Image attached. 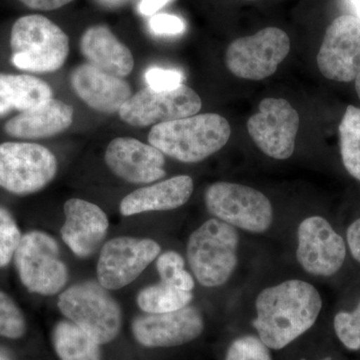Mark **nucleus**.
Wrapping results in <instances>:
<instances>
[{
	"label": "nucleus",
	"mask_w": 360,
	"mask_h": 360,
	"mask_svg": "<svg viewBox=\"0 0 360 360\" xmlns=\"http://www.w3.org/2000/svg\"><path fill=\"white\" fill-rule=\"evenodd\" d=\"M321 309V296L314 285L291 279L258 295L253 326L267 347L283 349L314 326Z\"/></svg>",
	"instance_id": "nucleus-1"
},
{
	"label": "nucleus",
	"mask_w": 360,
	"mask_h": 360,
	"mask_svg": "<svg viewBox=\"0 0 360 360\" xmlns=\"http://www.w3.org/2000/svg\"><path fill=\"white\" fill-rule=\"evenodd\" d=\"M231 134V125L224 116L203 113L155 125L148 142L175 160L196 163L224 148Z\"/></svg>",
	"instance_id": "nucleus-2"
},
{
	"label": "nucleus",
	"mask_w": 360,
	"mask_h": 360,
	"mask_svg": "<svg viewBox=\"0 0 360 360\" xmlns=\"http://www.w3.org/2000/svg\"><path fill=\"white\" fill-rule=\"evenodd\" d=\"M11 49L14 68L32 73H51L65 65L70 39L53 21L30 14L13 23Z\"/></svg>",
	"instance_id": "nucleus-3"
},
{
	"label": "nucleus",
	"mask_w": 360,
	"mask_h": 360,
	"mask_svg": "<svg viewBox=\"0 0 360 360\" xmlns=\"http://www.w3.org/2000/svg\"><path fill=\"white\" fill-rule=\"evenodd\" d=\"M238 232L217 219H208L189 236L187 259L194 277L205 288H219L238 266Z\"/></svg>",
	"instance_id": "nucleus-4"
},
{
	"label": "nucleus",
	"mask_w": 360,
	"mask_h": 360,
	"mask_svg": "<svg viewBox=\"0 0 360 360\" xmlns=\"http://www.w3.org/2000/svg\"><path fill=\"white\" fill-rule=\"evenodd\" d=\"M58 309L99 345L115 340L122 326L120 303L98 281H85L61 291Z\"/></svg>",
	"instance_id": "nucleus-5"
},
{
	"label": "nucleus",
	"mask_w": 360,
	"mask_h": 360,
	"mask_svg": "<svg viewBox=\"0 0 360 360\" xmlns=\"http://www.w3.org/2000/svg\"><path fill=\"white\" fill-rule=\"evenodd\" d=\"M13 259L21 283L34 295H58L70 279L58 243L47 232L32 231L22 234Z\"/></svg>",
	"instance_id": "nucleus-6"
},
{
	"label": "nucleus",
	"mask_w": 360,
	"mask_h": 360,
	"mask_svg": "<svg viewBox=\"0 0 360 360\" xmlns=\"http://www.w3.org/2000/svg\"><path fill=\"white\" fill-rule=\"evenodd\" d=\"M58 163L49 148L27 141L0 143V187L14 195L39 193L56 179Z\"/></svg>",
	"instance_id": "nucleus-7"
},
{
	"label": "nucleus",
	"mask_w": 360,
	"mask_h": 360,
	"mask_svg": "<svg viewBox=\"0 0 360 360\" xmlns=\"http://www.w3.org/2000/svg\"><path fill=\"white\" fill-rule=\"evenodd\" d=\"M206 208L215 219L252 233H264L274 221L271 202L252 187L215 182L205 194Z\"/></svg>",
	"instance_id": "nucleus-8"
},
{
	"label": "nucleus",
	"mask_w": 360,
	"mask_h": 360,
	"mask_svg": "<svg viewBox=\"0 0 360 360\" xmlns=\"http://www.w3.org/2000/svg\"><path fill=\"white\" fill-rule=\"evenodd\" d=\"M290 51L288 35L279 28L267 27L231 42L225 53V63L236 77L262 80L276 72Z\"/></svg>",
	"instance_id": "nucleus-9"
},
{
	"label": "nucleus",
	"mask_w": 360,
	"mask_h": 360,
	"mask_svg": "<svg viewBox=\"0 0 360 360\" xmlns=\"http://www.w3.org/2000/svg\"><path fill=\"white\" fill-rule=\"evenodd\" d=\"M201 106L200 96L187 85L161 91L148 86L132 94L118 115L130 127H155L198 115Z\"/></svg>",
	"instance_id": "nucleus-10"
},
{
	"label": "nucleus",
	"mask_w": 360,
	"mask_h": 360,
	"mask_svg": "<svg viewBox=\"0 0 360 360\" xmlns=\"http://www.w3.org/2000/svg\"><path fill=\"white\" fill-rule=\"evenodd\" d=\"M160 245L150 238L118 236L106 241L97 262V281L108 290L129 285L160 255Z\"/></svg>",
	"instance_id": "nucleus-11"
},
{
	"label": "nucleus",
	"mask_w": 360,
	"mask_h": 360,
	"mask_svg": "<svg viewBox=\"0 0 360 360\" xmlns=\"http://www.w3.org/2000/svg\"><path fill=\"white\" fill-rule=\"evenodd\" d=\"M251 116L248 130L258 148L274 160H288L295 153L300 115L288 101L265 98Z\"/></svg>",
	"instance_id": "nucleus-12"
},
{
	"label": "nucleus",
	"mask_w": 360,
	"mask_h": 360,
	"mask_svg": "<svg viewBox=\"0 0 360 360\" xmlns=\"http://www.w3.org/2000/svg\"><path fill=\"white\" fill-rule=\"evenodd\" d=\"M296 258L307 274L315 276H335L347 259V243L321 217L303 220L297 231Z\"/></svg>",
	"instance_id": "nucleus-13"
},
{
	"label": "nucleus",
	"mask_w": 360,
	"mask_h": 360,
	"mask_svg": "<svg viewBox=\"0 0 360 360\" xmlns=\"http://www.w3.org/2000/svg\"><path fill=\"white\" fill-rule=\"evenodd\" d=\"M317 65L328 79L338 82L355 80L360 72V20L354 15L335 18L326 30Z\"/></svg>",
	"instance_id": "nucleus-14"
},
{
	"label": "nucleus",
	"mask_w": 360,
	"mask_h": 360,
	"mask_svg": "<svg viewBox=\"0 0 360 360\" xmlns=\"http://www.w3.org/2000/svg\"><path fill=\"white\" fill-rule=\"evenodd\" d=\"M205 329L202 314L196 307L165 314H146L131 323L134 340L144 347L165 348L186 345L200 338Z\"/></svg>",
	"instance_id": "nucleus-15"
},
{
	"label": "nucleus",
	"mask_w": 360,
	"mask_h": 360,
	"mask_svg": "<svg viewBox=\"0 0 360 360\" xmlns=\"http://www.w3.org/2000/svg\"><path fill=\"white\" fill-rule=\"evenodd\" d=\"M104 160L113 174L129 184H153L165 175V155L134 137H116L111 141Z\"/></svg>",
	"instance_id": "nucleus-16"
},
{
	"label": "nucleus",
	"mask_w": 360,
	"mask_h": 360,
	"mask_svg": "<svg viewBox=\"0 0 360 360\" xmlns=\"http://www.w3.org/2000/svg\"><path fill=\"white\" fill-rule=\"evenodd\" d=\"M65 220L61 238L75 257H91L108 236L110 220L98 205L82 198H70L63 206Z\"/></svg>",
	"instance_id": "nucleus-17"
},
{
	"label": "nucleus",
	"mask_w": 360,
	"mask_h": 360,
	"mask_svg": "<svg viewBox=\"0 0 360 360\" xmlns=\"http://www.w3.org/2000/svg\"><path fill=\"white\" fill-rule=\"evenodd\" d=\"M70 80L73 91L87 106L106 115L118 112L132 96L129 82L89 63L77 65Z\"/></svg>",
	"instance_id": "nucleus-18"
},
{
	"label": "nucleus",
	"mask_w": 360,
	"mask_h": 360,
	"mask_svg": "<svg viewBox=\"0 0 360 360\" xmlns=\"http://www.w3.org/2000/svg\"><path fill=\"white\" fill-rule=\"evenodd\" d=\"M72 106L59 99L49 101L13 116L4 124V131L14 139L37 141L63 134L73 123Z\"/></svg>",
	"instance_id": "nucleus-19"
},
{
	"label": "nucleus",
	"mask_w": 360,
	"mask_h": 360,
	"mask_svg": "<svg viewBox=\"0 0 360 360\" xmlns=\"http://www.w3.org/2000/svg\"><path fill=\"white\" fill-rule=\"evenodd\" d=\"M193 193V180L188 175H177L151 186L141 187L122 200L123 217L149 212H167L186 205Z\"/></svg>",
	"instance_id": "nucleus-20"
},
{
	"label": "nucleus",
	"mask_w": 360,
	"mask_h": 360,
	"mask_svg": "<svg viewBox=\"0 0 360 360\" xmlns=\"http://www.w3.org/2000/svg\"><path fill=\"white\" fill-rule=\"evenodd\" d=\"M80 51L89 65L117 77H129L134 68V58L123 44L104 25L90 26L82 35Z\"/></svg>",
	"instance_id": "nucleus-21"
},
{
	"label": "nucleus",
	"mask_w": 360,
	"mask_h": 360,
	"mask_svg": "<svg viewBox=\"0 0 360 360\" xmlns=\"http://www.w3.org/2000/svg\"><path fill=\"white\" fill-rule=\"evenodd\" d=\"M52 97L51 85L39 77L0 72V117L33 110Z\"/></svg>",
	"instance_id": "nucleus-22"
},
{
	"label": "nucleus",
	"mask_w": 360,
	"mask_h": 360,
	"mask_svg": "<svg viewBox=\"0 0 360 360\" xmlns=\"http://www.w3.org/2000/svg\"><path fill=\"white\" fill-rule=\"evenodd\" d=\"M51 338L60 360H103L101 345L70 321L58 322Z\"/></svg>",
	"instance_id": "nucleus-23"
},
{
	"label": "nucleus",
	"mask_w": 360,
	"mask_h": 360,
	"mask_svg": "<svg viewBox=\"0 0 360 360\" xmlns=\"http://www.w3.org/2000/svg\"><path fill=\"white\" fill-rule=\"evenodd\" d=\"M193 291H186L160 283L146 286L136 296V303L144 314H165L184 309L193 302Z\"/></svg>",
	"instance_id": "nucleus-24"
},
{
	"label": "nucleus",
	"mask_w": 360,
	"mask_h": 360,
	"mask_svg": "<svg viewBox=\"0 0 360 360\" xmlns=\"http://www.w3.org/2000/svg\"><path fill=\"white\" fill-rule=\"evenodd\" d=\"M338 131L343 165L348 174L360 181V108L347 106Z\"/></svg>",
	"instance_id": "nucleus-25"
},
{
	"label": "nucleus",
	"mask_w": 360,
	"mask_h": 360,
	"mask_svg": "<svg viewBox=\"0 0 360 360\" xmlns=\"http://www.w3.org/2000/svg\"><path fill=\"white\" fill-rule=\"evenodd\" d=\"M186 262L179 252L165 251L156 258V269L162 283L186 291H193L194 279L186 270Z\"/></svg>",
	"instance_id": "nucleus-26"
},
{
	"label": "nucleus",
	"mask_w": 360,
	"mask_h": 360,
	"mask_svg": "<svg viewBox=\"0 0 360 360\" xmlns=\"http://www.w3.org/2000/svg\"><path fill=\"white\" fill-rule=\"evenodd\" d=\"M25 331V317L20 307L11 295L0 290V336L18 340Z\"/></svg>",
	"instance_id": "nucleus-27"
},
{
	"label": "nucleus",
	"mask_w": 360,
	"mask_h": 360,
	"mask_svg": "<svg viewBox=\"0 0 360 360\" xmlns=\"http://www.w3.org/2000/svg\"><path fill=\"white\" fill-rule=\"evenodd\" d=\"M21 238L22 234L13 215L0 205V269L13 262Z\"/></svg>",
	"instance_id": "nucleus-28"
},
{
	"label": "nucleus",
	"mask_w": 360,
	"mask_h": 360,
	"mask_svg": "<svg viewBox=\"0 0 360 360\" xmlns=\"http://www.w3.org/2000/svg\"><path fill=\"white\" fill-rule=\"evenodd\" d=\"M336 336L350 350L360 349V302L354 311H341L333 321Z\"/></svg>",
	"instance_id": "nucleus-29"
},
{
	"label": "nucleus",
	"mask_w": 360,
	"mask_h": 360,
	"mask_svg": "<svg viewBox=\"0 0 360 360\" xmlns=\"http://www.w3.org/2000/svg\"><path fill=\"white\" fill-rule=\"evenodd\" d=\"M225 360H272L269 348L253 335H245L233 341Z\"/></svg>",
	"instance_id": "nucleus-30"
},
{
	"label": "nucleus",
	"mask_w": 360,
	"mask_h": 360,
	"mask_svg": "<svg viewBox=\"0 0 360 360\" xmlns=\"http://www.w3.org/2000/svg\"><path fill=\"white\" fill-rule=\"evenodd\" d=\"M144 77L148 86L158 91L177 89L184 79V75L179 70L160 68H149Z\"/></svg>",
	"instance_id": "nucleus-31"
},
{
	"label": "nucleus",
	"mask_w": 360,
	"mask_h": 360,
	"mask_svg": "<svg viewBox=\"0 0 360 360\" xmlns=\"http://www.w3.org/2000/svg\"><path fill=\"white\" fill-rule=\"evenodd\" d=\"M149 27L156 35H179L186 30V23L172 14H155L149 20Z\"/></svg>",
	"instance_id": "nucleus-32"
},
{
	"label": "nucleus",
	"mask_w": 360,
	"mask_h": 360,
	"mask_svg": "<svg viewBox=\"0 0 360 360\" xmlns=\"http://www.w3.org/2000/svg\"><path fill=\"white\" fill-rule=\"evenodd\" d=\"M347 243L352 257L360 264V217L348 227Z\"/></svg>",
	"instance_id": "nucleus-33"
},
{
	"label": "nucleus",
	"mask_w": 360,
	"mask_h": 360,
	"mask_svg": "<svg viewBox=\"0 0 360 360\" xmlns=\"http://www.w3.org/2000/svg\"><path fill=\"white\" fill-rule=\"evenodd\" d=\"M18 1L34 11H51L65 6L73 0H18Z\"/></svg>",
	"instance_id": "nucleus-34"
},
{
	"label": "nucleus",
	"mask_w": 360,
	"mask_h": 360,
	"mask_svg": "<svg viewBox=\"0 0 360 360\" xmlns=\"http://www.w3.org/2000/svg\"><path fill=\"white\" fill-rule=\"evenodd\" d=\"M169 1L172 0H141L139 4V13L144 16L155 15Z\"/></svg>",
	"instance_id": "nucleus-35"
},
{
	"label": "nucleus",
	"mask_w": 360,
	"mask_h": 360,
	"mask_svg": "<svg viewBox=\"0 0 360 360\" xmlns=\"http://www.w3.org/2000/svg\"><path fill=\"white\" fill-rule=\"evenodd\" d=\"M355 89H356L357 96H359L360 99V72L356 78H355Z\"/></svg>",
	"instance_id": "nucleus-36"
},
{
	"label": "nucleus",
	"mask_w": 360,
	"mask_h": 360,
	"mask_svg": "<svg viewBox=\"0 0 360 360\" xmlns=\"http://www.w3.org/2000/svg\"><path fill=\"white\" fill-rule=\"evenodd\" d=\"M0 360H11V357H9L8 355H7L6 354V352H1V350H0Z\"/></svg>",
	"instance_id": "nucleus-37"
},
{
	"label": "nucleus",
	"mask_w": 360,
	"mask_h": 360,
	"mask_svg": "<svg viewBox=\"0 0 360 360\" xmlns=\"http://www.w3.org/2000/svg\"><path fill=\"white\" fill-rule=\"evenodd\" d=\"M355 6H356L357 13H359L360 20V0H354Z\"/></svg>",
	"instance_id": "nucleus-38"
},
{
	"label": "nucleus",
	"mask_w": 360,
	"mask_h": 360,
	"mask_svg": "<svg viewBox=\"0 0 360 360\" xmlns=\"http://www.w3.org/2000/svg\"><path fill=\"white\" fill-rule=\"evenodd\" d=\"M321 360H333V359H329V357H326V359H321Z\"/></svg>",
	"instance_id": "nucleus-39"
}]
</instances>
